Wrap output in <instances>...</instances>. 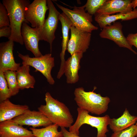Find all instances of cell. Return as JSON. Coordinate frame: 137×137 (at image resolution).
I'll list each match as a JSON object with an SVG mask.
<instances>
[{"mask_svg":"<svg viewBox=\"0 0 137 137\" xmlns=\"http://www.w3.org/2000/svg\"><path fill=\"white\" fill-rule=\"evenodd\" d=\"M2 2L7 11L11 30L8 39L23 45L24 42L21 27L24 22L29 23L25 19V14L30 2L28 0H3Z\"/></svg>","mask_w":137,"mask_h":137,"instance_id":"1","label":"cell"},{"mask_svg":"<svg viewBox=\"0 0 137 137\" xmlns=\"http://www.w3.org/2000/svg\"><path fill=\"white\" fill-rule=\"evenodd\" d=\"M45 105H41L38 110L53 124L60 127L69 128L74 122V119L69 109L63 103L53 98L49 92L45 94Z\"/></svg>","mask_w":137,"mask_h":137,"instance_id":"2","label":"cell"},{"mask_svg":"<svg viewBox=\"0 0 137 137\" xmlns=\"http://www.w3.org/2000/svg\"><path fill=\"white\" fill-rule=\"evenodd\" d=\"M86 92L82 87L75 89L74 100L78 107L92 114L99 115L106 111L110 102L108 97H103L100 94L94 92Z\"/></svg>","mask_w":137,"mask_h":137,"instance_id":"3","label":"cell"},{"mask_svg":"<svg viewBox=\"0 0 137 137\" xmlns=\"http://www.w3.org/2000/svg\"><path fill=\"white\" fill-rule=\"evenodd\" d=\"M77 110V117L74 123L69 128L70 132L79 135L80 127L84 124H87L97 129L96 137H107L106 133L108 132L107 126L111 119L109 115L95 116L90 115L88 111L82 108L78 107Z\"/></svg>","mask_w":137,"mask_h":137,"instance_id":"4","label":"cell"},{"mask_svg":"<svg viewBox=\"0 0 137 137\" xmlns=\"http://www.w3.org/2000/svg\"><path fill=\"white\" fill-rule=\"evenodd\" d=\"M47 5L48 14L42 27L40 29L34 28L39 40H44L49 44L51 53L53 43L56 38L55 33L61 13L56 8L52 1L47 0Z\"/></svg>","mask_w":137,"mask_h":137,"instance_id":"5","label":"cell"},{"mask_svg":"<svg viewBox=\"0 0 137 137\" xmlns=\"http://www.w3.org/2000/svg\"><path fill=\"white\" fill-rule=\"evenodd\" d=\"M57 6L69 18L73 26L82 31L91 33L98 29L93 24L92 15L85 10L84 5L75 6L73 9L65 8L55 2Z\"/></svg>","mask_w":137,"mask_h":137,"instance_id":"6","label":"cell"},{"mask_svg":"<svg viewBox=\"0 0 137 137\" xmlns=\"http://www.w3.org/2000/svg\"><path fill=\"white\" fill-rule=\"evenodd\" d=\"M19 57L22 60V65H28L41 73L51 85L55 81L51 74V71L55 66V59L51 53L46 54L38 57H31L28 55H23L18 52Z\"/></svg>","mask_w":137,"mask_h":137,"instance_id":"7","label":"cell"},{"mask_svg":"<svg viewBox=\"0 0 137 137\" xmlns=\"http://www.w3.org/2000/svg\"><path fill=\"white\" fill-rule=\"evenodd\" d=\"M48 10L47 0H34L26 8L25 19L30 23L32 27L41 29L45 22V14Z\"/></svg>","mask_w":137,"mask_h":137,"instance_id":"8","label":"cell"},{"mask_svg":"<svg viewBox=\"0 0 137 137\" xmlns=\"http://www.w3.org/2000/svg\"><path fill=\"white\" fill-rule=\"evenodd\" d=\"M71 37L67 50L71 55L79 51L85 52L88 48L91 40V33L82 31L74 26L70 28Z\"/></svg>","mask_w":137,"mask_h":137,"instance_id":"9","label":"cell"},{"mask_svg":"<svg viewBox=\"0 0 137 137\" xmlns=\"http://www.w3.org/2000/svg\"><path fill=\"white\" fill-rule=\"evenodd\" d=\"M122 27L121 22H115L103 28L99 34V36L101 38L112 41L119 47L126 48L137 54V53L128 43L126 37L124 36Z\"/></svg>","mask_w":137,"mask_h":137,"instance_id":"10","label":"cell"},{"mask_svg":"<svg viewBox=\"0 0 137 137\" xmlns=\"http://www.w3.org/2000/svg\"><path fill=\"white\" fill-rule=\"evenodd\" d=\"M11 120L20 125L31 126L35 128L41 126L45 127L53 124L40 111H31L29 109Z\"/></svg>","mask_w":137,"mask_h":137,"instance_id":"11","label":"cell"},{"mask_svg":"<svg viewBox=\"0 0 137 137\" xmlns=\"http://www.w3.org/2000/svg\"><path fill=\"white\" fill-rule=\"evenodd\" d=\"M14 42L10 40L0 43V71H16L20 66V64L16 63L14 59Z\"/></svg>","mask_w":137,"mask_h":137,"instance_id":"12","label":"cell"},{"mask_svg":"<svg viewBox=\"0 0 137 137\" xmlns=\"http://www.w3.org/2000/svg\"><path fill=\"white\" fill-rule=\"evenodd\" d=\"M59 19L61 25L62 40L61 43L62 50L60 54L61 63L60 69L57 75V78L58 79H60L64 74L66 61L65 56L69 40V32L71 27L73 26L69 18L63 12L60 13Z\"/></svg>","mask_w":137,"mask_h":137,"instance_id":"13","label":"cell"},{"mask_svg":"<svg viewBox=\"0 0 137 137\" xmlns=\"http://www.w3.org/2000/svg\"><path fill=\"white\" fill-rule=\"evenodd\" d=\"M83 53L77 51L75 52L66 61L64 70L68 84H74L79 80L78 71L80 68V63Z\"/></svg>","mask_w":137,"mask_h":137,"instance_id":"14","label":"cell"},{"mask_svg":"<svg viewBox=\"0 0 137 137\" xmlns=\"http://www.w3.org/2000/svg\"><path fill=\"white\" fill-rule=\"evenodd\" d=\"M21 33L26 49L31 52L35 57L42 56L39 48L40 40L34 28L30 26L27 23L24 22L21 27Z\"/></svg>","mask_w":137,"mask_h":137,"instance_id":"15","label":"cell"},{"mask_svg":"<svg viewBox=\"0 0 137 137\" xmlns=\"http://www.w3.org/2000/svg\"><path fill=\"white\" fill-rule=\"evenodd\" d=\"M131 2L130 0H107L96 13L111 15L129 12L133 10Z\"/></svg>","mask_w":137,"mask_h":137,"instance_id":"16","label":"cell"},{"mask_svg":"<svg viewBox=\"0 0 137 137\" xmlns=\"http://www.w3.org/2000/svg\"><path fill=\"white\" fill-rule=\"evenodd\" d=\"M0 137H36L28 130L11 120L0 122Z\"/></svg>","mask_w":137,"mask_h":137,"instance_id":"17","label":"cell"},{"mask_svg":"<svg viewBox=\"0 0 137 137\" xmlns=\"http://www.w3.org/2000/svg\"><path fill=\"white\" fill-rule=\"evenodd\" d=\"M29 109L27 105L14 104L7 99L0 102V122L11 120Z\"/></svg>","mask_w":137,"mask_h":137,"instance_id":"18","label":"cell"},{"mask_svg":"<svg viewBox=\"0 0 137 137\" xmlns=\"http://www.w3.org/2000/svg\"><path fill=\"white\" fill-rule=\"evenodd\" d=\"M94 15L95 21L100 27L102 29L118 20L126 21L137 18V8L134 9L131 11L127 13L106 15L96 13Z\"/></svg>","mask_w":137,"mask_h":137,"instance_id":"19","label":"cell"},{"mask_svg":"<svg viewBox=\"0 0 137 137\" xmlns=\"http://www.w3.org/2000/svg\"><path fill=\"white\" fill-rule=\"evenodd\" d=\"M137 121V117L131 115L126 108L123 114L117 118L110 119L109 126L114 132L126 129L134 125Z\"/></svg>","mask_w":137,"mask_h":137,"instance_id":"20","label":"cell"},{"mask_svg":"<svg viewBox=\"0 0 137 137\" xmlns=\"http://www.w3.org/2000/svg\"><path fill=\"white\" fill-rule=\"evenodd\" d=\"M30 66L22 65L16 71L18 85L20 89L33 88L36 80L34 77L30 74Z\"/></svg>","mask_w":137,"mask_h":137,"instance_id":"21","label":"cell"},{"mask_svg":"<svg viewBox=\"0 0 137 137\" xmlns=\"http://www.w3.org/2000/svg\"><path fill=\"white\" fill-rule=\"evenodd\" d=\"M59 127L53 124L42 128L30 127L29 129L36 137H63L62 132L58 130Z\"/></svg>","mask_w":137,"mask_h":137,"instance_id":"22","label":"cell"},{"mask_svg":"<svg viewBox=\"0 0 137 137\" xmlns=\"http://www.w3.org/2000/svg\"><path fill=\"white\" fill-rule=\"evenodd\" d=\"M4 73L12 96L16 95L19 93L20 90L18 87L16 71L8 70Z\"/></svg>","mask_w":137,"mask_h":137,"instance_id":"23","label":"cell"},{"mask_svg":"<svg viewBox=\"0 0 137 137\" xmlns=\"http://www.w3.org/2000/svg\"><path fill=\"white\" fill-rule=\"evenodd\" d=\"M11 96V93L4 77V72L0 71V102L9 99Z\"/></svg>","mask_w":137,"mask_h":137,"instance_id":"24","label":"cell"},{"mask_svg":"<svg viewBox=\"0 0 137 137\" xmlns=\"http://www.w3.org/2000/svg\"><path fill=\"white\" fill-rule=\"evenodd\" d=\"M107 0H88L84 5L85 10L91 15H94Z\"/></svg>","mask_w":137,"mask_h":137,"instance_id":"25","label":"cell"},{"mask_svg":"<svg viewBox=\"0 0 137 137\" xmlns=\"http://www.w3.org/2000/svg\"><path fill=\"white\" fill-rule=\"evenodd\" d=\"M137 137V126L133 125L123 130L114 132L111 137Z\"/></svg>","mask_w":137,"mask_h":137,"instance_id":"26","label":"cell"},{"mask_svg":"<svg viewBox=\"0 0 137 137\" xmlns=\"http://www.w3.org/2000/svg\"><path fill=\"white\" fill-rule=\"evenodd\" d=\"M10 26L9 19L7 10L2 3H0V28Z\"/></svg>","mask_w":137,"mask_h":137,"instance_id":"27","label":"cell"},{"mask_svg":"<svg viewBox=\"0 0 137 137\" xmlns=\"http://www.w3.org/2000/svg\"><path fill=\"white\" fill-rule=\"evenodd\" d=\"M11 33V30L10 26L0 28V37H5L8 39L10 37Z\"/></svg>","mask_w":137,"mask_h":137,"instance_id":"28","label":"cell"},{"mask_svg":"<svg viewBox=\"0 0 137 137\" xmlns=\"http://www.w3.org/2000/svg\"><path fill=\"white\" fill-rule=\"evenodd\" d=\"M126 38L128 43L131 46L133 45L137 48V32L129 33Z\"/></svg>","mask_w":137,"mask_h":137,"instance_id":"29","label":"cell"},{"mask_svg":"<svg viewBox=\"0 0 137 137\" xmlns=\"http://www.w3.org/2000/svg\"><path fill=\"white\" fill-rule=\"evenodd\" d=\"M61 131L62 132L63 137H81L79 135L73 134L68 131L65 127H61Z\"/></svg>","mask_w":137,"mask_h":137,"instance_id":"30","label":"cell"},{"mask_svg":"<svg viewBox=\"0 0 137 137\" xmlns=\"http://www.w3.org/2000/svg\"><path fill=\"white\" fill-rule=\"evenodd\" d=\"M131 3L133 8L134 9L136 8L137 7V0L131 1Z\"/></svg>","mask_w":137,"mask_h":137,"instance_id":"31","label":"cell"},{"mask_svg":"<svg viewBox=\"0 0 137 137\" xmlns=\"http://www.w3.org/2000/svg\"><path fill=\"white\" fill-rule=\"evenodd\" d=\"M136 125V126H137V122H136V124L135 125Z\"/></svg>","mask_w":137,"mask_h":137,"instance_id":"32","label":"cell"},{"mask_svg":"<svg viewBox=\"0 0 137 137\" xmlns=\"http://www.w3.org/2000/svg\"></svg>","mask_w":137,"mask_h":137,"instance_id":"33","label":"cell"}]
</instances>
